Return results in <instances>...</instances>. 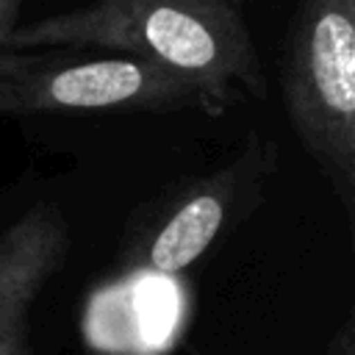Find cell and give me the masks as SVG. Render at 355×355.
Here are the masks:
<instances>
[{"label": "cell", "instance_id": "cell-3", "mask_svg": "<svg viewBox=\"0 0 355 355\" xmlns=\"http://www.w3.org/2000/svg\"><path fill=\"white\" fill-rule=\"evenodd\" d=\"M175 108L214 114L194 80L139 55L89 47H0V114Z\"/></svg>", "mask_w": 355, "mask_h": 355}, {"label": "cell", "instance_id": "cell-2", "mask_svg": "<svg viewBox=\"0 0 355 355\" xmlns=\"http://www.w3.org/2000/svg\"><path fill=\"white\" fill-rule=\"evenodd\" d=\"M288 122L344 205L355 189V0H297L283 55Z\"/></svg>", "mask_w": 355, "mask_h": 355}, {"label": "cell", "instance_id": "cell-1", "mask_svg": "<svg viewBox=\"0 0 355 355\" xmlns=\"http://www.w3.org/2000/svg\"><path fill=\"white\" fill-rule=\"evenodd\" d=\"M89 47L155 61L194 80L222 114L258 89V53L236 0H92L17 25L3 50Z\"/></svg>", "mask_w": 355, "mask_h": 355}, {"label": "cell", "instance_id": "cell-5", "mask_svg": "<svg viewBox=\"0 0 355 355\" xmlns=\"http://www.w3.org/2000/svg\"><path fill=\"white\" fill-rule=\"evenodd\" d=\"M272 164L275 147L252 136L247 153H241L233 164L189 191L158 225L147 247V266L161 275H178L200 255H205V250L227 225L230 214L241 208L244 191L258 189L261 178L272 169Z\"/></svg>", "mask_w": 355, "mask_h": 355}, {"label": "cell", "instance_id": "cell-4", "mask_svg": "<svg viewBox=\"0 0 355 355\" xmlns=\"http://www.w3.org/2000/svg\"><path fill=\"white\" fill-rule=\"evenodd\" d=\"M67 250V219L50 202L31 205L0 230V355H33L31 313Z\"/></svg>", "mask_w": 355, "mask_h": 355}, {"label": "cell", "instance_id": "cell-6", "mask_svg": "<svg viewBox=\"0 0 355 355\" xmlns=\"http://www.w3.org/2000/svg\"><path fill=\"white\" fill-rule=\"evenodd\" d=\"M19 11H22V0H0V47L6 42V36L17 28Z\"/></svg>", "mask_w": 355, "mask_h": 355}]
</instances>
